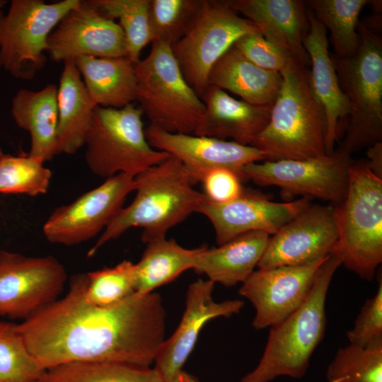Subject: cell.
<instances>
[{"label": "cell", "mask_w": 382, "mask_h": 382, "mask_svg": "<svg viewBox=\"0 0 382 382\" xmlns=\"http://www.w3.org/2000/svg\"><path fill=\"white\" fill-rule=\"evenodd\" d=\"M31 155H4L0 161V192L37 196L47 192L52 172Z\"/></svg>", "instance_id": "cell-34"}, {"label": "cell", "mask_w": 382, "mask_h": 382, "mask_svg": "<svg viewBox=\"0 0 382 382\" xmlns=\"http://www.w3.org/2000/svg\"><path fill=\"white\" fill-rule=\"evenodd\" d=\"M136 195L111 220L88 252L92 257L108 242L132 227L143 229L142 242L166 238L173 227L185 221L207 198L194 188L183 164L170 156L134 177Z\"/></svg>", "instance_id": "cell-2"}, {"label": "cell", "mask_w": 382, "mask_h": 382, "mask_svg": "<svg viewBox=\"0 0 382 382\" xmlns=\"http://www.w3.org/2000/svg\"><path fill=\"white\" fill-rule=\"evenodd\" d=\"M47 53L54 62L79 57H127L124 33L89 1H81L59 22L47 38Z\"/></svg>", "instance_id": "cell-16"}, {"label": "cell", "mask_w": 382, "mask_h": 382, "mask_svg": "<svg viewBox=\"0 0 382 382\" xmlns=\"http://www.w3.org/2000/svg\"><path fill=\"white\" fill-rule=\"evenodd\" d=\"M6 1L0 0V10L6 5Z\"/></svg>", "instance_id": "cell-42"}, {"label": "cell", "mask_w": 382, "mask_h": 382, "mask_svg": "<svg viewBox=\"0 0 382 382\" xmlns=\"http://www.w3.org/2000/svg\"><path fill=\"white\" fill-rule=\"evenodd\" d=\"M279 73L281 85L269 121L251 146L268 161L327 156L325 113L312 91L308 66L291 59Z\"/></svg>", "instance_id": "cell-3"}, {"label": "cell", "mask_w": 382, "mask_h": 382, "mask_svg": "<svg viewBox=\"0 0 382 382\" xmlns=\"http://www.w3.org/2000/svg\"><path fill=\"white\" fill-rule=\"evenodd\" d=\"M139 108L96 106L85 137L90 170L105 179L123 173L137 176L171 156L148 142Z\"/></svg>", "instance_id": "cell-7"}, {"label": "cell", "mask_w": 382, "mask_h": 382, "mask_svg": "<svg viewBox=\"0 0 382 382\" xmlns=\"http://www.w3.org/2000/svg\"><path fill=\"white\" fill-rule=\"evenodd\" d=\"M169 382H199V381L193 375L182 370Z\"/></svg>", "instance_id": "cell-41"}, {"label": "cell", "mask_w": 382, "mask_h": 382, "mask_svg": "<svg viewBox=\"0 0 382 382\" xmlns=\"http://www.w3.org/2000/svg\"><path fill=\"white\" fill-rule=\"evenodd\" d=\"M227 4L243 14L270 42L308 66L310 59L303 47L309 30L307 6L302 0H228Z\"/></svg>", "instance_id": "cell-20"}, {"label": "cell", "mask_w": 382, "mask_h": 382, "mask_svg": "<svg viewBox=\"0 0 382 382\" xmlns=\"http://www.w3.org/2000/svg\"><path fill=\"white\" fill-rule=\"evenodd\" d=\"M112 20L118 19L125 38L127 57L134 64L144 47L152 42L149 11L151 0H90Z\"/></svg>", "instance_id": "cell-31"}, {"label": "cell", "mask_w": 382, "mask_h": 382, "mask_svg": "<svg viewBox=\"0 0 382 382\" xmlns=\"http://www.w3.org/2000/svg\"><path fill=\"white\" fill-rule=\"evenodd\" d=\"M86 274L74 275L66 294L17 324L45 369L74 362L149 368L165 339L166 312L159 294L136 293L114 305L84 299Z\"/></svg>", "instance_id": "cell-1"}, {"label": "cell", "mask_w": 382, "mask_h": 382, "mask_svg": "<svg viewBox=\"0 0 382 382\" xmlns=\"http://www.w3.org/2000/svg\"><path fill=\"white\" fill-rule=\"evenodd\" d=\"M281 81L279 72L256 66L233 46L218 59L208 78L209 86L228 91L257 105H272Z\"/></svg>", "instance_id": "cell-25"}, {"label": "cell", "mask_w": 382, "mask_h": 382, "mask_svg": "<svg viewBox=\"0 0 382 382\" xmlns=\"http://www.w3.org/2000/svg\"><path fill=\"white\" fill-rule=\"evenodd\" d=\"M366 156V162L371 171L382 179V141L376 142L367 148Z\"/></svg>", "instance_id": "cell-40"}, {"label": "cell", "mask_w": 382, "mask_h": 382, "mask_svg": "<svg viewBox=\"0 0 382 382\" xmlns=\"http://www.w3.org/2000/svg\"><path fill=\"white\" fill-rule=\"evenodd\" d=\"M337 236L335 206L311 204L270 236L257 267L303 265L326 257Z\"/></svg>", "instance_id": "cell-15"}, {"label": "cell", "mask_w": 382, "mask_h": 382, "mask_svg": "<svg viewBox=\"0 0 382 382\" xmlns=\"http://www.w3.org/2000/svg\"><path fill=\"white\" fill-rule=\"evenodd\" d=\"M204 0H151L149 21L153 41L170 47L190 30Z\"/></svg>", "instance_id": "cell-33"}, {"label": "cell", "mask_w": 382, "mask_h": 382, "mask_svg": "<svg viewBox=\"0 0 382 382\" xmlns=\"http://www.w3.org/2000/svg\"><path fill=\"white\" fill-rule=\"evenodd\" d=\"M45 371L28 350L17 324L0 321V382H37Z\"/></svg>", "instance_id": "cell-35"}, {"label": "cell", "mask_w": 382, "mask_h": 382, "mask_svg": "<svg viewBox=\"0 0 382 382\" xmlns=\"http://www.w3.org/2000/svg\"><path fill=\"white\" fill-rule=\"evenodd\" d=\"M214 283L198 279L187 289L185 309L181 321L169 339L161 345L155 359L154 368L165 382L170 381L180 371L192 352L204 325L217 317H230L244 306L241 300L216 302L212 299Z\"/></svg>", "instance_id": "cell-19"}, {"label": "cell", "mask_w": 382, "mask_h": 382, "mask_svg": "<svg viewBox=\"0 0 382 382\" xmlns=\"http://www.w3.org/2000/svg\"><path fill=\"white\" fill-rule=\"evenodd\" d=\"M357 32V52L333 59L350 105L345 137L337 148L350 156L382 141V39L361 21Z\"/></svg>", "instance_id": "cell-6"}, {"label": "cell", "mask_w": 382, "mask_h": 382, "mask_svg": "<svg viewBox=\"0 0 382 382\" xmlns=\"http://www.w3.org/2000/svg\"><path fill=\"white\" fill-rule=\"evenodd\" d=\"M205 110L193 134L251 146L267 125L272 105H257L209 86L200 97Z\"/></svg>", "instance_id": "cell-22"}, {"label": "cell", "mask_w": 382, "mask_h": 382, "mask_svg": "<svg viewBox=\"0 0 382 382\" xmlns=\"http://www.w3.org/2000/svg\"><path fill=\"white\" fill-rule=\"evenodd\" d=\"M80 1L13 0L6 13L1 9L0 68L19 79L34 78L47 62L48 36Z\"/></svg>", "instance_id": "cell-9"}, {"label": "cell", "mask_w": 382, "mask_h": 382, "mask_svg": "<svg viewBox=\"0 0 382 382\" xmlns=\"http://www.w3.org/2000/svg\"><path fill=\"white\" fill-rule=\"evenodd\" d=\"M341 265L330 255L320 265L304 303L292 314L270 328L267 341L257 366L239 382H270L279 376L303 377L311 358L323 340L325 302L332 277Z\"/></svg>", "instance_id": "cell-4"}, {"label": "cell", "mask_w": 382, "mask_h": 382, "mask_svg": "<svg viewBox=\"0 0 382 382\" xmlns=\"http://www.w3.org/2000/svg\"><path fill=\"white\" fill-rule=\"evenodd\" d=\"M96 106L74 59L64 61L57 88V154H74L84 145Z\"/></svg>", "instance_id": "cell-27"}, {"label": "cell", "mask_w": 382, "mask_h": 382, "mask_svg": "<svg viewBox=\"0 0 382 382\" xmlns=\"http://www.w3.org/2000/svg\"><path fill=\"white\" fill-rule=\"evenodd\" d=\"M66 281L54 257L0 250V316L25 320L57 299Z\"/></svg>", "instance_id": "cell-12"}, {"label": "cell", "mask_w": 382, "mask_h": 382, "mask_svg": "<svg viewBox=\"0 0 382 382\" xmlns=\"http://www.w3.org/2000/svg\"><path fill=\"white\" fill-rule=\"evenodd\" d=\"M308 8L316 19L330 30L336 57L348 58L357 51L359 37L357 26L363 8L369 0H308Z\"/></svg>", "instance_id": "cell-29"}, {"label": "cell", "mask_w": 382, "mask_h": 382, "mask_svg": "<svg viewBox=\"0 0 382 382\" xmlns=\"http://www.w3.org/2000/svg\"><path fill=\"white\" fill-rule=\"evenodd\" d=\"M311 199L276 202L260 192L245 189L237 199L226 203H213L207 199L197 213L211 222L218 245L246 233L262 231L275 234L284 225L311 204Z\"/></svg>", "instance_id": "cell-17"}, {"label": "cell", "mask_w": 382, "mask_h": 382, "mask_svg": "<svg viewBox=\"0 0 382 382\" xmlns=\"http://www.w3.org/2000/svg\"><path fill=\"white\" fill-rule=\"evenodd\" d=\"M271 236L262 231L240 235L217 248L201 247L192 269L208 280L230 287L243 283L255 270Z\"/></svg>", "instance_id": "cell-23"}, {"label": "cell", "mask_w": 382, "mask_h": 382, "mask_svg": "<svg viewBox=\"0 0 382 382\" xmlns=\"http://www.w3.org/2000/svg\"><path fill=\"white\" fill-rule=\"evenodd\" d=\"M96 106L122 108L137 99L135 64L127 57H79L74 59Z\"/></svg>", "instance_id": "cell-26"}, {"label": "cell", "mask_w": 382, "mask_h": 382, "mask_svg": "<svg viewBox=\"0 0 382 382\" xmlns=\"http://www.w3.org/2000/svg\"><path fill=\"white\" fill-rule=\"evenodd\" d=\"M151 43L149 54L135 64L139 108L151 126L193 134L204 104L185 81L171 47L159 41Z\"/></svg>", "instance_id": "cell-8"}, {"label": "cell", "mask_w": 382, "mask_h": 382, "mask_svg": "<svg viewBox=\"0 0 382 382\" xmlns=\"http://www.w3.org/2000/svg\"><path fill=\"white\" fill-rule=\"evenodd\" d=\"M200 248L188 249L173 239H158L146 244V248L136 265L135 293L144 295L167 284L181 273L192 269Z\"/></svg>", "instance_id": "cell-28"}, {"label": "cell", "mask_w": 382, "mask_h": 382, "mask_svg": "<svg viewBox=\"0 0 382 382\" xmlns=\"http://www.w3.org/2000/svg\"><path fill=\"white\" fill-rule=\"evenodd\" d=\"M328 382H382V344L340 347L328 366Z\"/></svg>", "instance_id": "cell-32"}, {"label": "cell", "mask_w": 382, "mask_h": 382, "mask_svg": "<svg viewBox=\"0 0 382 382\" xmlns=\"http://www.w3.org/2000/svg\"><path fill=\"white\" fill-rule=\"evenodd\" d=\"M309 30L303 47L310 59V83L325 117V150L330 154L337 141L340 122L347 118L350 105L343 92L328 50L327 30L307 7Z\"/></svg>", "instance_id": "cell-21"}, {"label": "cell", "mask_w": 382, "mask_h": 382, "mask_svg": "<svg viewBox=\"0 0 382 382\" xmlns=\"http://www.w3.org/2000/svg\"><path fill=\"white\" fill-rule=\"evenodd\" d=\"M37 382H165L154 368L124 364L74 362L45 370Z\"/></svg>", "instance_id": "cell-30"}, {"label": "cell", "mask_w": 382, "mask_h": 382, "mask_svg": "<svg viewBox=\"0 0 382 382\" xmlns=\"http://www.w3.org/2000/svg\"><path fill=\"white\" fill-rule=\"evenodd\" d=\"M335 211L338 236L331 255L361 279L371 281L382 262V179L366 160L353 161L346 197Z\"/></svg>", "instance_id": "cell-5"}, {"label": "cell", "mask_w": 382, "mask_h": 382, "mask_svg": "<svg viewBox=\"0 0 382 382\" xmlns=\"http://www.w3.org/2000/svg\"><path fill=\"white\" fill-rule=\"evenodd\" d=\"M136 284L135 264L123 260L113 267L86 273L84 299L98 306L114 305L134 294Z\"/></svg>", "instance_id": "cell-36"}, {"label": "cell", "mask_w": 382, "mask_h": 382, "mask_svg": "<svg viewBox=\"0 0 382 382\" xmlns=\"http://www.w3.org/2000/svg\"><path fill=\"white\" fill-rule=\"evenodd\" d=\"M11 115L16 124L30 134V155L44 162L57 155L58 109L55 85H47L37 91L18 90L12 99Z\"/></svg>", "instance_id": "cell-24"}, {"label": "cell", "mask_w": 382, "mask_h": 382, "mask_svg": "<svg viewBox=\"0 0 382 382\" xmlns=\"http://www.w3.org/2000/svg\"><path fill=\"white\" fill-rule=\"evenodd\" d=\"M352 156L340 148L322 158L282 159L251 163L242 168L244 181L260 186H277L282 198L296 195L316 197L337 206L345 199Z\"/></svg>", "instance_id": "cell-11"}, {"label": "cell", "mask_w": 382, "mask_h": 382, "mask_svg": "<svg viewBox=\"0 0 382 382\" xmlns=\"http://www.w3.org/2000/svg\"><path fill=\"white\" fill-rule=\"evenodd\" d=\"M4 154H3V152H2V151H1V148H0V161L1 160L2 157L4 156Z\"/></svg>", "instance_id": "cell-43"}, {"label": "cell", "mask_w": 382, "mask_h": 382, "mask_svg": "<svg viewBox=\"0 0 382 382\" xmlns=\"http://www.w3.org/2000/svg\"><path fill=\"white\" fill-rule=\"evenodd\" d=\"M260 32L226 1H204L187 33L171 46L180 69L200 98L209 86V72L218 59L243 35Z\"/></svg>", "instance_id": "cell-10"}, {"label": "cell", "mask_w": 382, "mask_h": 382, "mask_svg": "<svg viewBox=\"0 0 382 382\" xmlns=\"http://www.w3.org/2000/svg\"><path fill=\"white\" fill-rule=\"evenodd\" d=\"M134 177L117 174L69 204L56 208L42 228L52 243L77 245L91 240L107 227L135 190Z\"/></svg>", "instance_id": "cell-13"}, {"label": "cell", "mask_w": 382, "mask_h": 382, "mask_svg": "<svg viewBox=\"0 0 382 382\" xmlns=\"http://www.w3.org/2000/svg\"><path fill=\"white\" fill-rule=\"evenodd\" d=\"M233 46L252 63L265 70L280 72L293 59L267 41L260 32L243 35Z\"/></svg>", "instance_id": "cell-38"}, {"label": "cell", "mask_w": 382, "mask_h": 382, "mask_svg": "<svg viewBox=\"0 0 382 382\" xmlns=\"http://www.w3.org/2000/svg\"><path fill=\"white\" fill-rule=\"evenodd\" d=\"M241 175L233 170L217 168L209 170L202 178L207 199L213 203H226L238 198L245 191Z\"/></svg>", "instance_id": "cell-39"}, {"label": "cell", "mask_w": 382, "mask_h": 382, "mask_svg": "<svg viewBox=\"0 0 382 382\" xmlns=\"http://www.w3.org/2000/svg\"><path fill=\"white\" fill-rule=\"evenodd\" d=\"M350 344L370 347L382 344V276L378 277L377 291L361 307L353 327L347 331Z\"/></svg>", "instance_id": "cell-37"}, {"label": "cell", "mask_w": 382, "mask_h": 382, "mask_svg": "<svg viewBox=\"0 0 382 382\" xmlns=\"http://www.w3.org/2000/svg\"><path fill=\"white\" fill-rule=\"evenodd\" d=\"M149 144L179 160L195 185L209 170L226 168L239 173L247 164L267 160L266 154L253 146L230 140L195 134L171 133L149 125L145 129Z\"/></svg>", "instance_id": "cell-18"}, {"label": "cell", "mask_w": 382, "mask_h": 382, "mask_svg": "<svg viewBox=\"0 0 382 382\" xmlns=\"http://www.w3.org/2000/svg\"><path fill=\"white\" fill-rule=\"evenodd\" d=\"M328 257L303 265L254 270L238 291L255 309L253 328H270L296 311L309 295L318 270Z\"/></svg>", "instance_id": "cell-14"}]
</instances>
